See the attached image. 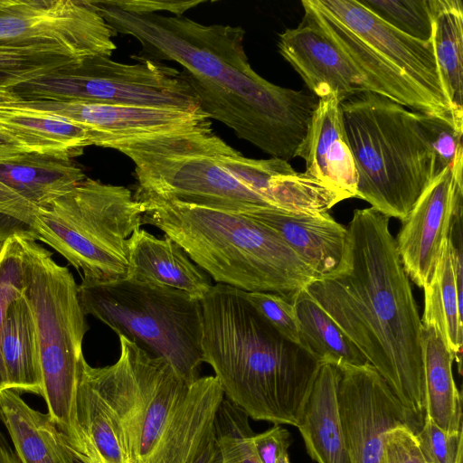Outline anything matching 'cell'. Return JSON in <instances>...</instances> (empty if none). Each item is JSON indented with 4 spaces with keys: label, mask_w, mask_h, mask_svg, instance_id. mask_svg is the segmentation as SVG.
Here are the masks:
<instances>
[{
    "label": "cell",
    "mask_w": 463,
    "mask_h": 463,
    "mask_svg": "<svg viewBox=\"0 0 463 463\" xmlns=\"http://www.w3.org/2000/svg\"><path fill=\"white\" fill-rule=\"evenodd\" d=\"M115 33L136 38L141 56L173 61L201 109L271 157L288 161L304 139L318 99L275 85L250 66L240 26L205 25L184 15L130 13L94 0Z\"/></svg>",
    "instance_id": "1"
},
{
    "label": "cell",
    "mask_w": 463,
    "mask_h": 463,
    "mask_svg": "<svg viewBox=\"0 0 463 463\" xmlns=\"http://www.w3.org/2000/svg\"><path fill=\"white\" fill-rule=\"evenodd\" d=\"M389 219L373 207L354 210L339 266L305 290L424 421L422 324Z\"/></svg>",
    "instance_id": "2"
},
{
    "label": "cell",
    "mask_w": 463,
    "mask_h": 463,
    "mask_svg": "<svg viewBox=\"0 0 463 463\" xmlns=\"http://www.w3.org/2000/svg\"><path fill=\"white\" fill-rule=\"evenodd\" d=\"M246 293L216 284L201 299L203 361L250 418L297 427L322 364L269 325Z\"/></svg>",
    "instance_id": "3"
},
{
    "label": "cell",
    "mask_w": 463,
    "mask_h": 463,
    "mask_svg": "<svg viewBox=\"0 0 463 463\" xmlns=\"http://www.w3.org/2000/svg\"><path fill=\"white\" fill-rule=\"evenodd\" d=\"M134 196L145 209L143 224L175 241L217 284L291 301L318 278L276 232L246 214Z\"/></svg>",
    "instance_id": "4"
},
{
    "label": "cell",
    "mask_w": 463,
    "mask_h": 463,
    "mask_svg": "<svg viewBox=\"0 0 463 463\" xmlns=\"http://www.w3.org/2000/svg\"><path fill=\"white\" fill-rule=\"evenodd\" d=\"M341 109L358 175L356 198L402 222L437 176L420 112L373 92L353 95Z\"/></svg>",
    "instance_id": "5"
},
{
    "label": "cell",
    "mask_w": 463,
    "mask_h": 463,
    "mask_svg": "<svg viewBox=\"0 0 463 463\" xmlns=\"http://www.w3.org/2000/svg\"><path fill=\"white\" fill-rule=\"evenodd\" d=\"M23 249V297L31 309L38 339L42 397L52 420L77 461L85 447L77 422V391L82 343L89 329L78 284L68 267L58 264L35 240L18 237Z\"/></svg>",
    "instance_id": "6"
},
{
    "label": "cell",
    "mask_w": 463,
    "mask_h": 463,
    "mask_svg": "<svg viewBox=\"0 0 463 463\" xmlns=\"http://www.w3.org/2000/svg\"><path fill=\"white\" fill-rule=\"evenodd\" d=\"M301 5L364 74L374 93L417 112L451 118L431 41L401 33L357 0Z\"/></svg>",
    "instance_id": "7"
},
{
    "label": "cell",
    "mask_w": 463,
    "mask_h": 463,
    "mask_svg": "<svg viewBox=\"0 0 463 463\" xmlns=\"http://www.w3.org/2000/svg\"><path fill=\"white\" fill-rule=\"evenodd\" d=\"M144 212L128 188L86 177L38 207L33 229L36 241L82 272L81 281L109 282L128 278V239Z\"/></svg>",
    "instance_id": "8"
},
{
    "label": "cell",
    "mask_w": 463,
    "mask_h": 463,
    "mask_svg": "<svg viewBox=\"0 0 463 463\" xmlns=\"http://www.w3.org/2000/svg\"><path fill=\"white\" fill-rule=\"evenodd\" d=\"M85 316L165 360L187 383L200 377L201 300L180 290L131 278L78 285Z\"/></svg>",
    "instance_id": "9"
},
{
    "label": "cell",
    "mask_w": 463,
    "mask_h": 463,
    "mask_svg": "<svg viewBox=\"0 0 463 463\" xmlns=\"http://www.w3.org/2000/svg\"><path fill=\"white\" fill-rule=\"evenodd\" d=\"M136 63L93 56L0 92L2 101L89 102L204 114L177 69L134 55Z\"/></svg>",
    "instance_id": "10"
},
{
    "label": "cell",
    "mask_w": 463,
    "mask_h": 463,
    "mask_svg": "<svg viewBox=\"0 0 463 463\" xmlns=\"http://www.w3.org/2000/svg\"><path fill=\"white\" fill-rule=\"evenodd\" d=\"M119 337L118 360L81 370L111 411L130 463H151L187 384L164 359Z\"/></svg>",
    "instance_id": "11"
},
{
    "label": "cell",
    "mask_w": 463,
    "mask_h": 463,
    "mask_svg": "<svg viewBox=\"0 0 463 463\" xmlns=\"http://www.w3.org/2000/svg\"><path fill=\"white\" fill-rule=\"evenodd\" d=\"M212 127L180 137L164 156H133L137 186L134 195L246 213L269 209L219 161L235 151Z\"/></svg>",
    "instance_id": "12"
},
{
    "label": "cell",
    "mask_w": 463,
    "mask_h": 463,
    "mask_svg": "<svg viewBox=\"0 0 463 463\" xmlns=\"http://www.w3.org/2000/svg\"><path fill=\"white\" fill-rule=\"evenodd\" d=\"M115 35L92 0H17L0 9V47L111 57Z\"/></svg>",
    "instance_id": "13"
},
{
    "label": "cell",
    "mask_w": 463,
    "mask_h": 463,
    "mask_svg": "<svg viewBox=\"0 0 463 463\" xmlns=\"http://www.w3.org/2000/svg\"><path fill=\"white\" fill-rule=\"evenodd\" d=\"M339 370L337 400L350 463H381L387 432L406 428L417 434L424 421L402 406L371 364Z\"/></svg>",
    "instance_id": "14"
},
{
    "label": "cell",
    "mask_w": 463,
    "mask_h": 463,
    "mask_svg": "<svg viewBox=\"0 0 463 463\" xmlns=\"http://www.w3.org/2000/svg\"><path fill=\"white\" fill-rule=\"evenodd\" d=\"M463 157L425 188L395 238L402 267L418 287L430 279L448 240L457 204L463 200Z\"/></svg>",
    "instance_id": "15"
},
{
    "label": "cell",
    "mask_w": 463,
    "mask_h": 463,
    "mask_svg": "<svg viewBox=\"0 0 463 463\" xmlns=\"http://www.w3.org/2000/svg\"><path fill=\"white\" fill-rule=\"evenodd\" d=\"M0 105L52 114L85 128L92 146L109 140L196 128L210 118L187 110L89 102L2 101Z\"/></svg>",
    "instance_id": "16"
},
{
    "label": "cell",
    "mask_w": 463,
    "mask_h": 463,
    "mask_svg": "<svg viewBox=\"0 0 463 463\" xmlns=\"http://www.w3.org/2000/svg\"><path fill=\"white\" fill-rule=\"evenodd\" d=\"M278 48L317 99L335 95L343 101L373 92L364 74L305 9L297 27L279 33Z\"/></svg>",
    "instance_id": "17"
},
{
    "label": "cell",
    "mask_w": 463,
    "mask_h": 463,
    "mask_svg": "<svg viewBox=\"0 0 463 463\" xmlns=\"http://www.w3.org/2000/svg\"><path fill=\"white\" fill-rule=\"evenodd\" d=\"M220 163L257 194L269 209L294 213L327 212L349 195L308 175L295 171L288 161L252 159L235 150L218 156Z\"/></svg>",
    "instance_id": "18"
},
{
    "label": "cell",
    "mask_w": 463,
    "mask_h": 463,
    "mask_svg": "<svg viewBox=\"0 0 463 463\" xmlns=\"http://www.w3.org/2000/svg\"><path fill=\"white\" fill-rule=\"evenodd\" d=\"M341 101L335 95L318 99L295 157L305 160L307 175L352 198L356 197L358 175L343 122Z\"/></svg>",
    "instance_id": "19"
},
{
    "label": "cell",
    "mask_w": 463,
    "mask_h": 463,
    "mask_svg": "<svg viewBox=\"0 0 463 463\" xmlns=\"http://www.w3.org/2000/svg\"><path fill=\"white\" fill-rule=\"evenodd\" d=\"M223 399L213 375L200 376L193 382L151 463H195L216 437V418Z\"/></svg>",
    "instance_id": "20"
},
{
    "label": "cell",
    "mask_w": 463,
    "mask_h": 463,
    "mask_svg": "<svg viewBox=\"0 0 463 463\" xmlns=\"http://www.w3.org/2000/svg\"><path fill=\"white\" fill-rule=\"evenodd\" d=\"M243 214L276 232L318 278L333 272L339 266L347 229L327 212L294 213L260 209Z\"/></svg>",
    "instance_id": "21"
},
{
    "label": "cell",
    "mask_w": 463,
    "mask_h": 463,
    "mask_svg": "<svg viewBox=\"0 0 463 463\" xmlns=\"http://www.w3.org/2000/svg\"><path fill=\"white\" fill-rule=\"evenodd\" d=\"M128 278L156 283L201 300L212 288L210 276L172 239H159L141 227L128 239Z\"/></svg>",
    "instance_id": "22"
},
{
    "label": "cell",
    "mask_w": 463,
    "mask_h": 463,
    "mask_svg": "<svg viewBox=\"0 0 463 463\" xmlns=\"http://www.w3.org/2000/svg\"><path fill=\"white\" fill-rule=\"evenodd\" d=\"M340 378L338 367L321 365L297 426L317 463H350L337 400Z\"/></svg>",
    "instance_id": "23"
},
{
    "label": "cell",
    "mask_w": 463,
    "mask_h": 463,
    "mask_svg": "<svg viewBox=\"0 0 463 463\" xmlns=\"http://www.w3.org/2000/svg\"><path fill=\"white\" fill-rule=\"evenodd\" d=\"M0 421L21 463H75L71 448L48 413L32 408L21 393H0Z\"/></svg>",
    "instance_id": "24"
},
{
    "label": "cell",
    "mask_w": 463,
    "mask_h": 463,
    "mask_svg": "<svg viewBox=\"0 0 463 463\" xmlns=\"http://www.w3.org/2000/svg\"><path fill=\"white\" fill-rule=\"evenodd\" d=\"M87 176L71 158L24 152L0 161V183L36 209L67 194Z\"/></svg>",
    "instance_id": "25"
},
{
    "label": "cell",
    "mask_w": 463,
    "mask_h": 463,
    "mask_svg": "<svg viewBox=\"0 0 463 463\" xmlns=\"http://www.w3.org/2000/svg\"><path fill=\"white\" fill-rule=\"evenodd\" d=\"M0 129L14 138L26 152H40L70 158L92 146L82 126L57 117L0 105Z\"/></svg>",
    "instance_id": "26"
},
{
    "label": "cell",
    "mask_w": 463,
    "mask_h": 463,
    "mask_svg": "<svg viewBox=\"0 0 463 463\" xmlns=\"http://www.w3.org/2000/svg\"><path fill=\"white\" fill-rule=\"evenodd\" d=\"M431 43L439 81L456 128L463 132V7L460 0H431Z\"/></svg>",
    "instance_id": "27"
},
{
    "label": "cell",
    "mask_w": 463,
    "mask_h": 463,
    "mask_svg": "<svg viewBox=\"0 0 463 463\" xmlns=\"http://www.w3.org/2000/svg\"><path fill=\"white\" fill-rule=\"evenodd\" d=\"M425 417L447 433L462 430L461 394L453 378L454 356L439 330L422 326Z\"/></svg>",
    "instance_id": "28"
},
{
    "label": "cell",
    "mask_w": 463,
    "mask_h": 463,
    "mask_svg": "<svg viewBox=\"0 0 463 463\" xmlns=\"http://www.w3.org/2000/svg\"><path fill=\"white\" fill-rule=\"evenodd\" d=\"M0 350L8 389L42 396L43 380L36 329L25 298L9 306L1 334Z\"/></svg>",
    "instance_id": "29"
},
{
    "label": "cell",
    "mask_w": 463,
    "mask_h": 463,
    "mask_svg": "<svg viewBox=\"0 0 463 463\" xmlns=\"http://www.w3.org/2000/svg\"><path fill=\"white\" fill-rule=\"evenodd\" d=\"M291 301L298 320V345L321 364H328L340 369L369 364L354 344L305 289L298 292Z\"/></svg>",
    "instance_id": "30"
},
{
    "label": "cell",
    "mask_w": 463,
    "mask_h": 463,
    "mask_svg": "<svg viewBox=\"0 0 463 463\" xmlns=\"http://www.w3.org/2000/svg\"><path fill=\"white\" fill-rule=\"evenodd\" d=\"M77 422L85 446L82 463H130L116 420L81 370L77 391Z\"/></svg>",
    "instance_id": "31"
},
{
    "label": "cell",
    "mask_w": 463,
    "mask_h": 463,
    "mask_svg": "<svg viewBox=\"0 0 463 463\" xmlns=\"http://www.w3.org/2000/svg\"><path fill=\"white\" fill-rule=\"evenodd\" d=\"M422 326H435L458 364L461 373L463 302L458 294L448 240L435 269L423 287Z\"/></svg>",
    "instance_id": "32"
},
{
    "label": "cell",
    "mask_w": 463,
    "mask_h": 463,
    "mask_svg": "<svg viewBox=\"0 0 463 463\" xmlns=\"http://www.w3.org/2000/svg\"><path fill=\"white\" fill-rule=\"evenodd\" d=\"M80 60L57 51L0 47V92Z\"/></svg>",
    "instance_id": "33"
},
{
    "label": "cell",
    "mask_w": 463,
    "mask_h": 463,
    "mask_svg": "<svg viewBox=\"0 0 463 463\" xmlns=\"http://www.w3.org/2000/svg\"><path fill=\"white\" fill-rule=\"evenodd\" d=\"M250 417L223 399L216 418V438L222 463H261L256 453Z\"/></svg>",
    "instance_id": "34"
},
{
    "label": "cell",
    "mask_w": 463,
    "mask_h": 463,
    "mask_svg": "<svg viewBox=\"0 0 463 463\" xmlns=\"http://www.w3.org/2000/svg\"><path fill=\"white\" fill-rule=\"evenodd\" d=\"M359 2L401 33L421 42L431 41V0H361Z\"/></svg>",
    "instance_id": "35"
},
{
    "label": "cell",
    "mask_w": 463,
    "mask_h": 463,
    "mask_svg": "<svg viewBox=\"0 0 463 463\" xmlns=\"http://www.w3.org/2000/svg\"><path fill=\"white\" fill-rule=\"evenodd\" d=\"M24 289L23 249L17 236L0 242V340L7 309ZM8 389L0 350V393Z\"/></svg>",
    "instance_id": "36"
},
{
    "label": "cell",
    "mask_w": 463,
    "mask_h": 463,
    "mask_svg": "<svg viewBox=\"0 0 463 463\" xmlns=\"http://www.w3.org/2000/svg\"><path fill=\"white\" fill-rule=\"evenodd\" d=\"M421 123L427 132L436 161V174L463 157L462 135L451 118L420 112Z\"/></svg>",
    "instance_id": "37"
},
{
    "label": "cell",
    "mask_w": 463,
    "mask_h": 463,
    "mask_svg": "<svg viewBox=\"0 0 463 463\" xmlns=\"http://www.w3.org/2000/svg\"><path fill=\"white\" fill-rule=\"evenodd\" d=\"M247 299L259 315L288 340L298 345L299 326L292 301L270 292H247Z\"/></svg>",
    "instance_id": "38"
},
{
    "label": "cell",
    "mask_w": 463,
    "mask_h": 463,
    "mask_svg": "<svg viewBox=\"0 0 463 463\" xmlns=\"http://www.w3.org/2000/svg\"><path fill=\"white\" fill-rule=\"evenodd\" d=\"M37 209L0 183V242L11 237L36 241L33 229Z\"/></svg>",
    "instance_id": "39"
},
{
    "label": "cell",
    "mask_w": 463,
    "mask_h": 463,
    "mask_svg": "<svg viewBox=\"0 0 463 463\" xmlns=\"http://www.w3.org/2000/svg\"><path fill=\"white\" fill-rule=\"evenodd\" d=\"M415 439L427 463H458L463 457V430L447 433L425 417Z\"/></svg>",
    "instance_id": "40"
},
{
    "label": "cell",
    "mask_w": 463,
    "mask_h": 463,
    "mask_svg": "<svg viewBox=\"0 0 463 463\" xmlns=\"http://www.w3.org/2000/svg\"><path fill=\"white\" fill-rule=\"evenodd\" d=\"M381 463H427L418 447L415 434L406 428H395L384 436Z\"/></svg>",
    "instance_id": "41"
},
{
    "label": "cell",
    "mask_w": 463,
    "mask_h": 463,
    "mask_svg": "<svg viewBox=\"0 0 463 463\" xmlns=\"http://www.w3.org/2000/svg\"><path fill=\"white\" fill-rule=\"evenodd\" d=\"M289 431L278 424L261 433H254L252 442L261 463H276L278 458L288 452L291 444Z\"/></svg>",
    "instance_id": "42"
},
{
    "label": "cell",
    "mask_w": 463,
    "mask_h": 463,
    "mask_svg": "<svg viewBox=\"0 0 463 463\" xmlns=\"http://www.w3.org/2000/svg\"><path fill=\"white\" fill-rule=\"evenodd\" d=\"M108 4L130 13H171L183 15L187 10L204 3L203 0L174 1V0H106Z\"/></svg>",
    "instance_id": "43"
},
{
    "label": "cell",
    "mask_w": 463,
    "mask_h": 463,
    "mask_svg": "<svg viewBox=\"0 0 463 463\" xmlns=\"http://www.w3.org/2000/svg\"><path fill=\"white\" fill-rule=\"evenodd\" d=\"M26 152L11 136L0 129V161L8 160Z\"/></svg>",
    "instance_id": "44"
},
{
    "label": "cell",
    "mask_w": 463,
    "mask_h": 463,
    "mask_svg": "<svg viewBox=\"0 0 463 463\" xmlns=\"http://www.w3.org/2000/svg\"><path fill=\"white\" fill-rule=\"evenodd\" d=\"M195 463H222L216 437L208 444Z\"/></svg>",
    "instance_id": "45"
},
{
    "label": "cell",
    "mask_w": 463,
    "mask_h": 463,
    "mask_svg": "<svg viewBox=\"0 0 463 463\" xmlns=\"http://www.w3.org/2000/svg\"><path fill=\"white\" fill-rule=\"evenodd\" d=\"M0 463H21L14 449L0 429Z\"/></svg>",
    "instance_id": "46"
},
{
    "label": "cell",
    "mask_w": 463,
    "mask_h": 463,
    "mask_svg": "<svg viewBox=\"0 0 463 463\" xmlns=\"http://www.w3.org/2000/svg\"><path fill=\"white\" fill-rule=\"evenodd\" d=\"M276 463H290L288 458V453H283L277 460Z\"/></svg>",
    "instance_id": "47"
},
{
    "label": "cell",
    "mask_w": 463,
    "mask_h": 463,
    "mask_svg": "<svg viewBox=\"0 0 463 463\" xmlns=\"http://www.w3.org/2000/svg\"><path fill=\"white\" fill-rule=\"evenodd\" d=\"M17 0H0V9L14 5Z\"/></svg>",
    "instance_id": "48"
},
{
    "label": "cell",
    "mask_w": 463,
    "mask_h": 463,
    "mask_svg": "<svg viewBox=\"0 0 463 463\" xmlns=\"http://www.w3.org/2000/svg\"><path fill=\"white\" fill-rule=\"evenodd\" d=\"M458 463H462V458L458 460Z\"/></svg>",
    "instance_id": "49"
}]
</instances>
